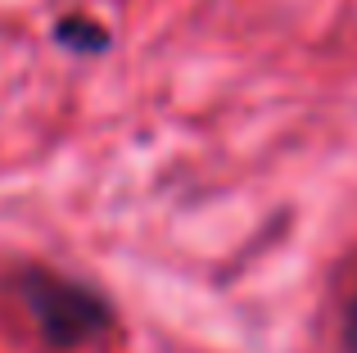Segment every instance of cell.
<instances>
[{"instance_id": "obj_1", "label": "cell", "mask_w": 357, "mask_h": 353, "mask_svg": "<svg viewBox=\"0 0 357 353\" xmlns=\"http://www.w3.org/2000/svg\"><path fill=\"white\" fill-rule=\"evenodd\" d=\"M23 308L32 313L36 331H41L45 345L54 349H82L91 340H100L114 326V308L100 290L73 281V276H54L41 267H27L14 281Z\"/></svg>"}, {"instance_id": "obj_2", "label": "cell", "mask_w": 357, "mask_h": 353, "mask_svg": "<svg viewBox=\"0 0 357 353\" xmlns=\"http://www.w3.org/2000/svg\"><path fill=\"white\" fill-rule=\"evenodd\" d=\"M54 41L68 45V50H82V54H100L109 45V32L100 23H91V18H63L54 27Z\"/></svg>"}, {"instance_id": "obj_3", "label": "cell", "mask_w": 357, "mask_h": 353, "mask_svg": "<svg viewBox=\"0 0 357 353\" xmlns=\"http://www.w3.org/2000/svg\"><path fill=\"white\" fill-rule=\"evenodd\" d=\"M344 349L357 353V290H353V299H349V313H344Z\"/></svg>"}]
</instances>
